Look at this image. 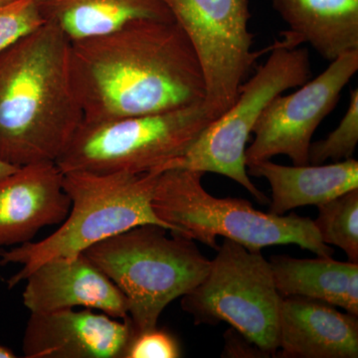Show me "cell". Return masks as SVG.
Listing matches in <instances>:
<instances>
[{"mask_svg": "<svg viewBox=\"0 0 358 358\" xmlns=\"http://www.w3.org/2000/svg\"><path fill=\"white\" fill-rule=\"evenodd\" d=\"M69 67L85 122L162 114L206 96L199 58L176 20H136L70 42Z\"/></svg>", "mask_w": 358, "mask_h": 358, "instance_id": "cell-1", "label": "cell"}, {"mask_svg": "<svg viewBox=\"0 0 358 358\" xmlns=\"http://www.w3.org/2000/svg\"><path fill=\"white\" fill-rule=\"evenodd\" d=\"M70 41L45 23L0 54V159L54 162L84 121L69 67Z\"/></svg>", "mask_w": 358, "mask_h": 358, "instance_id": "cell-2", "label": "cell"}, {"mask_svg": "<svg viewBox=\"0 0 358 358\" xmlns=\"http://www.w3.org/2000/svg\"><path fill=\"white\" fill-rule=\"evenodd\" d=\"M159 173H64L63 187L71 200L69 214L60 227L39 242L0 251V265L18 264L21 268L7 281L13 289L42 263L73 258L99 242L145 224L171 231L152 208V195Z\"/></svg>", "mask_w": 358, "mask_h": 358, "instance_id": "cell-3", "label": "cell"}, {"mask_svg": "<svg viewBox=\"0 0 358 358\" xmlns=\"http://www.w3.org/2000/svg\"><path fill=\"white\" fill-rule=\"evenodd\" d=\"M204 173L185 169L162 171L152 195V208L169 232L217 250L222 236L251 251L264 247L294 244L319 257H331L312 219L294 213L275 215L256 210L249 201L217 199L202 185Z\"/></svg>", "mask_w": 358, "mask_h": 358, "instance_id": "cell-4", "label": "cell"}, {"mask_svg": "<svg viewBox=\"0 0 358 358\" xmlns=\"http://www.w3.org/2000/svg\"><path fill=\"white\" fill-rule=\"evenodd\" d=\"M145 224L83 252L126 296L136 333L157 327L164 308L199 286L210 268L192 239Z\"/></svg>", "mask_w": 358, "mask_h": 358, "instance_id": "cell-5", "label": "cell"}, {"mask_svg": "<svg viewBox=\"0 0 358 358\" xmlns=\"http://www.w3.org/2000/svg\"><path fill=\"white\" fill-rule=\"evenodd\" d=\"M217 117L201 103L162 114L83 121L55 164L63 173H162Z\"/></svg>", "mask_w": 358, "mask_h": 358, "instance_id": "cell-6", "label": "cell"}, {"mask_svg": "<svg viewBox=\"0 0 358 358\" xmlns=\"http://www.w3.org/2000/svg\"><path fill=\"white\" fill-rule=\"evenodd\" d=\"M299 44L289 32L284 34L267 60L242 85L234 103L164 171L185 169L221 174L239 183L261 204L270 202L250 179L245 152L257 122L271 101L287 90L298 88L312 76L310 53L299 48Z\"/></svg>", "mask_w": 358, "mask_h": 358, "instance_id": "cell-7", "label": "cell"}, {"mask_svg": "<svg viewBox=\"0 0 358 358\" xmlns=\"http://www.w3.org/2000/svg\"><path fill=\"white\" fill-rule=\"evenodd\" d=\"M203 280L181 296L195 324L227 322L267 355L279 350L282 296L261 251L224 239Z\"/></svg>", "mask_w": 358, "mask_h": 358, "instance_id": "cell-8", "label": "cell"}, {"mask_svg": "<svg viewBox=\"0 0 358 358\" xmlns=\"http://www.w3.org/2000/svg\"><path fill=\"white\" fill-rule=\"evenodd\" d=\"M194 49L203 73L205 105L216 117L236 100L255 64L249 0H164Z\"/></svg>", "mask_w": 358, "mask_h": 358, "instance_id": "cell-9", "label": "cell"}, {"mask_svg": "<svg viewBox=\"0 0 358 358\" xmlns=\"http://www.w3.org/2000/svg\"><path fill=\"white\" fill-rule=\"evenodd\" d=\"M357 71L358 50L348 52L294 93L275 96L253 129V143L245 152L246 166L277 155H286L294 166L310 164L313 134L333 112Z\"/></svg>", "mask_w": 358, "mask_h": 358, "instance_id": "cell-10", "label": "cell"}, {"mask_svg": "<svg viewBox=\"0 0 358 358\" xmlns=\"http://www.w3.org/2000/svg\"><path fill=\"white\" fill-rule=\"evenodd\" d=\"M136 329L91 308L31 313L22 352L26 358H124Z\"/></svg>", "mask_w": 358, "mask_h": 358, "instance_id": "cell-11", "label": "cell"}, {"mask_svg": "<svg viewBox=\"0 0 358 358\" xmlns=\"http://www.w3.org/2000/svg\"><path fill=\"white\" fill-rule=\"evenodd\" d=\"M23 305L30 313L94 308L117 320L129 317L126 296L83 253L42 263L27 275Z\"/></svg>", "mask_w": 358, "mask_h": 358, "instance_id": "cell-12", "label": "cell"}, {"mask_svg": "<svg viewBox=\"0 0 358 358\" xmlns=\"http://www.w3.org/2000/svg\"><path fill=\"white\" fill-rule=\"evenodd\" d=\"M54 162L20 166L0 181V248L31 241L42 228L61 224L71 200Z\"/></svg>", "mask_w": 358, "mask_h": 358, "instance_id": "cell-13", "label": "cell"}, {"mask_svg": "<svg viewBox=\"0 0 358 358\" xmlns=\"http://www.w3.org/2000/svg\"><path fill=\"white\" fill-rule=\"evenodd\" d=\"M279 348L284 357L357 358V315L307 296L282 299Z\"/></svg>", "mask_w": 358, "mask_h": 358, "instance_id": "cell-14", "label": "cell"}, {"mask_svg": "<svg viewBox=\"0 0 358 358\" xmlns=\"http://www.w3.org/2000/svg\"><path fill=\"white\" fill-rule=\"evenodd\" d=\"M249 176L267 179L272 190L270 213L282 215L296 207L324 203L358 188V162L287 166L270 160L247 166Z\"/></svg>", "mask_w": 358, "mask_h": 358, "instance_id": "cell-15", "label": "cell"}, {"mask_svg": "<svg viewBox=\"0 0 358 358\" xmlns=\"http://www.w3.org/2000/svg\"><path fill=\"white\" fill-rule=\"evenodd\" d=\"M272 4L289 34L329 62L358 50V0H272Z\"/></svg>", "mask_w": 358, "mask_h": 358, "instance_id": "cell-16", "label": "cell"}, {"mask_svg": "<svg viewBox=\"0 0 358 358\" xmlns=\"http://www.w3.org/2000/svg\"><path fill=\"white\" fill-rule=\"evenodd\" d=\"M42 11L70 42L103 36L136 20H174L164 0H42Z\"/></svg>", "mask_w": 358, "mask_h": 358, "instance_id": "cell-17", "label": "cell"}, {"mask_svg": "<svg viewBox=\"0 0 358 358\" xmlns=\"http://www.w3.org/2000/svg\"><path fill=\"white\" fill-rule=\"evenodd\" d=\"M268 262L282 298L307 296L358 315V264L289 256H274Z\"/></svg>", "mask_w": 358, "mask_h": 358, "instance_id": "cell-18", "label": "cell"}, {"mask_svg": "<svg viewBox=\"0 0 358 358\" xmlns=\"http://www.w3.org/2000/svg\"><path fill=\"white\" fill-rule=\"evenodd\" d=\"M313 220L322 241L345 252L348 261L358 264V188L317 205Z\"/></svg>", "mask_w": 358, "mask_h": 358, "instance_id": "cell-19", "label": "cell"}, {"mask_svg": "<svg viewBox=\"0 0 358 358\" xmlns=\"http://www.w3.org/2000/svg\"><path fill=\"white\" fill-rule=\"evenodd\" d=\"M350 103L336 129L324 140L312 143L308 154L310 164H322L352 159L358 143V90L350 92Z\"/></svg>", "mask_w": 358, "mask_h": 358, "instance_id": "cell-20", "label": "cell"}, {"mask_svg": "<svg viewBox=\"0 0 358 358\" xmlns=\"http://www.w3.org/2000/svg\"><path fill=\"white\" fill-rule=\"evenodd\" d=\"M45 23L42 0L0 2V54Z\"/></svg>", "mask_w": 358, "mask_h": 358, "instance_id": "cell-21", "label": "cell"}, {"mask_svg": "<svg viewBox=\"0 0 358 358\" xmlns=\"http://www.w3.org/2000/svg\"><path fill=\"white\" fill-rule=\"evenodd\" d=\"M180 346L173 334L155 329L134 334L124 358H178Z\"/></svg>", "mask_w": 358, "mask_h": 358, "instance_id": "cell-22", "label": "cell"}, {"mask_svg": "<svg viewBox=\"0 0 358 358\" xmlns=\"http://www.w3.org/2000/svg\"><path fill=\"white\" fill-rule=\"evenodd\" d=\"M225 341L223 357H262L261 355H268L233 327L225 334Z\"/></svg>", "mask_w": 358, "mask_h": 358, "instance_id": "cell-23", "label": "cell"}, {"mask_svg": "<svg viewBox=\"0 0 358 358\" xmlns=\"http://www.w3.org/2000/svg\"><path fill=\"white\" fill-rule=\"evenodd\" d=\"M20 169L18 166H13V164H8V162H4L0 159V181L3 180L7 176L13 174L14 171H17Z\"/></svg>", "mask_w": 358, "mask_h": 358, "instance_id": "cell-24", "label": "cell"}, {"mask_svg": "<svg viewBox=\"0 0 358 358\" xmlns=\"http://www.w3.org/2000/svg\"><path fill=\"white\" fill-rule=\"evenodd\" d=\"M16 355L6 346L0 345V358H15Z\"/></svg>", "mask_w": 358, "mask_h": 358, "instance_id": "cell-25", "label": "cell"}, {"mask_svg": "<svg viewBox=\"0 0 358 358\" xmlns=\"http://www.w3.org/2000/svg\"><path fill=\"white\" fill-rule=\"evenodd\" d=\"M7 1V0H0V2Z\"/></svg>", "mask_w": 358, "mask_h": 358, "instance_id": "cell-26", "label": "cell"}]
</instances>
